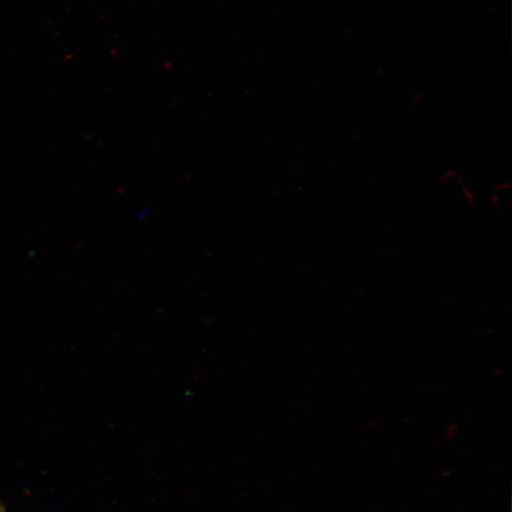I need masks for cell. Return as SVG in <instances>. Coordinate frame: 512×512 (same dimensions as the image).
<instances>
[{
	"mask_svg": "<svg viewBox=\"0 0 512 512\" xmlns=\"http://www.w3.org/2000/svg\"><path fill=\"white\" fill-rule=\"evenodd\" d=\"M0 512H6V510L0 505Z\"/></svg>",
	"mask_w": 512,
	"mask_h": 512,
	"instance_id": "obj_1",
	"label": "cell"
}]
</instances>
